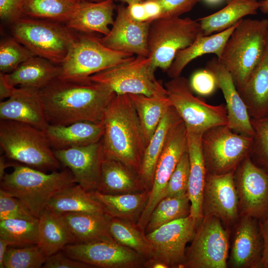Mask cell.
<instances>
[{
	"mask_svg": "<svg viewBox=\"0 0 268 268\" xmlns=\"http://www.w3.org/2000/svg\"><path fill=\"white\" fill-rule=\"evenodd\" d=\"M240 21L223 31L208 36H200L189 46L179 50L166 71L168 76L171 78L180 76L189 63L203 55L213 53L219 58L225 43Z\"/></svg>",
	"mask_w": 268,
	"mask_h": 268,
	"instance_id": "cell-30",
	"label": "cell"
},
{
	"mask_svg": "<svg viewBox=\"0 0 268 268\" xmlns=\"http://www.w3.org/2000/svg\"><path fill=\"white\" fill-rule=\"evenodd\" d=\"M181 120L175 109L170 106L145 147L139 174L146 189L149 191L152 186L156 165L168 133L172 127Z\"/></svg>",
	"mask_w": 268,
	"mask_h": 268,
	"instance_id": "cell-31",
	"label": "cell"
},
{
	"mask_svg": "<svg viewBox=\"0 0 268 268\" xmlns=\"http://www.w3.org/2000/svg\"><path fill=\"white\" fill-rule=\"evenodd\" d=\"M144 268H169L163 262L153 258L146 260L144 265Z\"/></svg>",
	"mask_w": 268,
	"mask_h": 268,
	"instance_id": "cell-54",
	"label": "cell"
},
{
	"mask_svg": "<svg viewBox=\"0 0 268 268\" xmlns=\"http://www.w3.org/2000/svg\"><path fill=\"white\" fill-rule=\"evenodd\" d=\"M61 72V66L35 56L22 63L12 72L2 73L7 82L13 87L40 90L59 77Z\"/></svg>",
	"mask_w": 268,
	"mask_h": 268,
	"instance_id": "cell-28",
	"label": "cell"
},
{
	"mask_svg": "<svg viewBox=\"0 0 268 268\" xmlns=\"http://www.w3.org/2000/svg\"><path fill=\"white\" fill-rule=\"evenodd\" d=\"M259 221L263 239V250L261 261V268H268V213L264 218Z\"/></svg>",
	"mask_w": 268,
	"mask_h": 268,
	"instance_id": "cell-50",
	"label": "cell"
},
{
	"mask_svg": "<svg viewBox=\"0 0 268 268\" xmlns=\"http://www.w3.org/2000/svg\"><path fill=\"white\" fill-rule=\"evenodd\" d=\"M44 268H88L87 264L71 258L64 251H59L47 257Z\"/></svg>",
	"mask_w": 268,
	"mask_h": 268,
	"instance_id": "cell-49",
	"label": "cell"
},
{
	"mask_svg": "<svg viewBox=\"0 0 268 268\" xmlns=\"http://www.w3.org/2000/svg\"><path fill=\"white\" fill-rule=\"evenodd\" d=\"M164 86L171 105L185 123L187 132L203 134L213 127L228 125L226 105H210L195 96L186 78L180 75L171 78Z\"/></svg>",
	"mask_w": 268,
	"mask_h": 268,
	"instance_id": "cell-9",
	"label": "cell"
},
{
	"mask_svg": "<svg viewBox=\"0 0 268 268\" xmlns=\"http://www.w3.org/2000/svg\"><path fill=\"white\" fill-rule=\"evenodd\" d=\"M102 204L104 213L110 218L137 223L148 201L149 191L118 195L103 194L97 190L91 191Z\"/></svg>",
	"mask_w": 268,
	"mask_h": 268,
	"instance_id": "cell-32",
	"label": "cell"
},
{
	"mask_svg": "<svg viewBox=\"0 0 268 268\" xmlns=\"http://www.w3.org/2000/svg\"><path fill=\"white\" fill-rule=\"evenodd\" d=\"M104 132L101 139L104 158L119 161L139 173L146 146L145 137L129 94H116L102 120Z\"/></svg>",
	"mask_w": 268,
	"mask_h": 268,
	"instance_id": "cell-2",
	"label": "cell"
},
{
	"mask_svg": "<svg viewBox=\"0 0 268 268\" xmlns=\"http://www.w3.org/2000/svg\"><path fill=\"white\" fill-rule=\"evenodd\" d=\"M202 134L188 132V152L190 161V173L188 195L191 203V214L201 223L202 213L203 193L206 171L201 147Z\"/></svg>",
	"mask_w": 268,
	"mask_h": 268,
	"instance_id": "cell-25",
	"label": "cell"
},
{
	"mask_svg": "<svg viewBox=\"0 0 268 268\" xmlns=\"http://www.w3.org/2000/svg\"><path fill=\"white\" fill-rule=\"evenodd\" d=\"M234 179L242 214L264 218L268 213V171L249 155L234 171Z\"/></svg>",
	"mask_w": 268,
	"mask_h": 268,
	"instance_id": "cell-15",
	"label": "cell"
},
{
	"mask_svg": "<svg viewBox=\"0 0 268 268\" xmlns=\"http://www.w3.org/2000/svg\"><path fill=\"white\" fill-rule=\"evenodd\" d=\"M229 249L227 231L217 217L203 216L186 252L185 268H226Z\"/></svg>",
	"mask_w": 268,
	"mask_h": 268,
	"instance_id": "cell-12",
	"label": "cell"
},
{
	"mask_svg": "<svg viewBox=\"0 0 268 268\" xmlns=\"http://www.w3.org/2000/svg\"><path fill=\"white\" fill-rule=\"evenodd\" d=\"M0 239L10 247L37 245L38 219H7L0 220Z\"/></svg>",
	"mask_w": 268,
	"mask_h": 268,
	"instance_id": "cell-40",
	"label": "cell"
},
{
	"mask_svg": "<svg viewBox=\"0 0 268 268\" xmlns=\"http://www.w3.org/2000/svg\"><path fill=\"white\" fill-rule=\"evenodd\" d=\"M15 87L10 85L4 79L3 74L0 73V99L3 101L12 94Z\"/></svg>",
	"mask_w": 268,
	"mask_h": 268,
	"instance_id": "cell-53",
	"label": "cell"
},
{
	"mask_svg": "<svg viewBox=\"0 0 268 268\" xmlns=\"http://www.w3.org/2000/svg\"><path fill=\"white\" fill-rule=\"evenodd\" d=\"M191 203L188 194L165 197L152 211L145 229L146 234L172 221L190 215Z\"/></svg>",
	"mask_w": 268,
	"mask_h": 268,
	"instance_id": "cell-39",
	"label": "cell"
},
{
	"mask_svg": "<svg viewBox=\"0 0 268 268\" xmlns=\"http://www.w3.org/2000/svg\"><path fill=\"white\" fill-rule=\"evenodd\" d=\"M189 173L190 161L187 151L183 155L171 175L166 187L163 198L188 194Z\"/></svg>",
	"mask_w": 268,
	"mask_h": 268,
	"instance_id": "cell-44",
	"label": "cell"
},
{
	"mask_svg": "<svg viewBox=\"0 0 268 268\" xmlns=\"http://www.w3.org/2000/svg\"><path fill=\"white\" fill-rule=\"evenodd\" d=\"M81 1H89V2H100L106 0H80Z\"/></svg>",
	"mask_w": 268,
	"mask_h": 268,
	"instance_id": "cell-60",
	"label": "cell"
},
{
	"mask_svg": "<svg viewBox=\"0 0 268 268\" xmlns=\"http://www.w3.org/2000/svg\"><path fill=\"white\" fill-rule=\"evenodd\" d=\"M61 215L72 233L75 243L114 240L108 230L110 218L105 213L68 212Z\"/></svg>",
	"mask_w": 268,
	"mask_h": 268,
	"instance_id": "cell-33",
	"label": "cell"
},
{
	"mask_svg": "<svg viewBox=\"0 0 268 268\" xmlns=\"http://www.w3.org/2000/svg\"><path fill=\"white\" fill-rule=\"evenodd\" d=\"M205 2L209 4H215L220 2L222 0H204Z\"/></svg>",
	"mask_w": 268,
	"mask_h": 268,
	"instance_id": "cell-59",
	"label": "cell"
},
{
	"mask_svg": "<svg viewBox=\"0 0 268 268\" xmlns=\"http://www.w3.org/2000/svg\"><path fill=\"white\" fill-rule=\"evenodd\" d=\"M259 9L257 0H228V4L217 12L201 18L199 21L203 36L223 31L248 15H255Z\"/></svg>",
	"mask_w": 268,
	"mask_h": 268,
	"instance_id": "cell-35",
	"label": "cell"
},
{
	"mask_svg": "<svg viewBox=\"0 0 268 268\" xmlns=\"http://www.w3.org/2000/svg\"><path fill=\"white\" fill-rule=\"evenodd\" d=\"M26 0H0V17L3 21L12 24L23 16Z\"/></svg>",
	"mask_w": 268,
	"mask_h": 268,
	"instance_id": "cell-48",
	"label": "cell"
},
{
	"mask_svg": "<svg viewBox=\"0 0 268 268\" xmlns=\"http://www.w3.org/2000/svg\"><path fill=\"white\" fill-rule=\"evenodd\" d=\"M143 130L146 145L157 128L168 108L171 106L166 95L148 96L141 94H130Z\"/></svg>",
	"mask_w": 268,
	"mask_h": 268,
	"instance_id": "cell-36",
	"label": "cell"
},
{
	"mask_svg": "<svg viewBox=\"0 0 268 268\" xmlns=\"http://www.w3.org/2000/svg\"><path fill=\"white\" fill-rule=\"evenodd\" d=\"M127 7L130 15L133 19L139 21H147L143 2L128 4Z\"/></svg>",
	"mask_w": 268,
	"mask_h": 268,
	"instance_id": "cell-52",
	"label": "cell"
},
{
	"mask_svg": "<svg viewBox=\"0 0 268 268\" xmlns=\"http://www.w3.org/2000/svg\"><path fill=\"white\" fill-rule=\"evenodd\" d=\"M9 166L11 165L8 164L5 160L4 156H0V180L3 178V176L5 174V169Z\"/></svg>",
	"mask_w": 268,
	"mask_h": 268,
	"instance_id": "cell-56",
	"label": "cell"
},
{
	"mask_svg": "<svg viewBox=\"0 0 268 268\" xmlns=\"http://www.w3.org/2000/svg\"><path fill=\"white\" fill-rule=\"evenodd\" d=\"M187 151L188 132L182 120L169 130L157 161L148 201L136 223L142 230H145L154 208L163 198L168 182L179 160Z\"/></svg>",
	"mask_w": 268,
	"mask_h": 268,
	"instance_id": "cell-13",
	"label": "cell"
},
{
	"mask_svg": "<svg viewBox=\"0 0 268 268\" xmlns=\"http://www.w3.org/2000/svg\"><path fill=\"white\" fill-rule=\"evenodd\" d=\"M46 258L37 245L9 246L4 259V268H43Z\"/></svg>",
	"mask_w": 268,
	"mask_h": 268,
	"instance_id": "cell-41",
	"label": "cell"
},
{
	"mask_svg": "<svg viewBox=\"0 0 268 268\" xmlns=\"http://www.w3.org/2000/svg\"><path fill=\"white\" fill-rule=\"evenodd\" d=\"M108 230L113 239L118 244L129 248L147 260L152 258L151 247L144 231L136 223L117 218H110Z\"/></svg>",
	"mask_w": 268,
	"mask_h": 268,
	"instance_id": "cell-38",
	"label": "cell"
},
{
	"mask_svg": "<svg viewBox=\"0 0 268 268\" xmlns=\"http://www.w3.org/2000/svg\"><path fill=\"white\" fill-rule=\"evenodd\" d=\"M104 132L102 121H79L66 126L49 125L45 131L54 150L98 142Z\"/></svg>",
	"mask_w": 268,
	"mask_h": 268,
	"instance_id": "cell-23",
	"label": "cell"
},
{
	"mask_svg": "<svg viewBox=\"0 0 268 268\" xmlns=\"http://www.w3.org/2000/svg\"><path fill=\"white\" fill-rule=\"evenodd\" d=\"M206 69L214 75L217 87L223 93L226 103L228 127L237 133L252 137L254 130L251 118L230 73L219 63L217 58L207 62Z\"/></svg>",
	"mask_w": 268,
	"mask_h": 268,
	"instance_id": "cell-21",
	"label": "cell"
},
{
	"mask_svg": "<svg viewBox=\"0 0 268 268\" xmlns=\"http://www.w3.org/2000/svg\"><path fill=\"white\" fill-rule=\"evenodd\" d=\"M61 164L68 168L76 183L85 190H96L98 186L103 158L101 140L89 145L54 150Z\"/></svg>",
	"mask_w": 268,
	"mask_h": 268,
	"instance_id": "cell-19",
	"label": "cell"
},
{
	"mask_svg": "<svg viewBox=\"0 0 268 268\" xmlns=\"http://www.w3.org/2000/svg\"><path fill=\"white\" fill-rule=\"evenodd\" d=\"M0 145L5 157L34 168L55 170L62 165L45 132L26 123L0 120Z\"/></svg>",
	"mask_w": 268,
	"mask_h": 268,
	"instance_id": "cell-5",
	"label": "cell"
},
{
	"mask_svg": "<svg viewBox=\"0 0 268 268\" xmlns=\"http://www.w3.org/2000/svg\"><path fill=\"white\" fill-rule=\"evenodd\" d=\"M239 211L234 172L220 175L206 173L203 193V215L214 216L227 225H233L239 220Z\"/></svg>",
	"mask_w": 268,
	"mask_h": 268,
	"instance_id": "cell-18",
	"label": "cell"
},
{
	"mask_svg": "<svg viewBox=\"0 0 268 268\" xmlns=\"http://www.w3.org/2000/svg\"><path fill=\"white\" fill-rule=\"evenodd\" d=\"M200 223L189 215L165 224L145 234L152 258L170 268H183L186 247L192 241Z\"/></svg>",
	"mask_w": 268,
	"mask_h": 268,
	"instance_id": "cell-14",
	"label": "cell"
},
{
	"mask_svg": "<svg viewBox=\"0 0 268 268\" xmlns=\"http://www.w3.org/2000/svg\"><path fill=\"white\" fill-rule=\"evenodd\" d=\"M47 207L60 214L68 212L105 213L102 204L91 191L74 184L55 195Z\"/></svg>",
	"mask_w": 268,
	"mask_h": 268,
	"instance_id": "cell-34",
	"label": "cell"
},
{
	"mask_svg": "<svg viewBox=\"0 0 268 268\" xmlns=\"http://www.w3.org/2000/svg\"><path fill=\"white\" fill-rule=\"evenodd\" d=\"M128 4H130L136 2H143L144 0H121Z\"/></svg>",
	"mask_w": 268,
	"mask_h": 268,
	"instance_id": "cell-58",
	"label": "cell"
},
{
	"mask_svg": "<svg viewBox=\"0 0 268 268\" xmlns=\"http://www.w3.org/2000/svg\"><path fill=\"white\" fill-rule=\"evenodd\" d=\"M35 55L13 36L1 40L0 43V70L9 73L20 64Z\"/></svg>",
	"mask_w": 268,
	"mask_h": 268,
	"instance_id": "cell-42",
	"label": "cell"
},
{
	"mask_svg": "<svg viewBox=\"0 0 268 268\" xmlns=\"http://www.w3.org/2000/svg\"><path fill=\"white\" fill-rule=\"evenodd\" d=\"M63 251L71 258L92 268H144L147 260L114 240L71 244L65 246Z\"/></svg>",
	"mask_w": 268,
	"mask_h": 268,
	"instance_id": "cell-16",
	"label": "cell"
},
{
	"mask_svg": "<svg viewBox=\"0 0 268 268\" xmlns=\"http://www.w3.org/2000/svg\"><path fill=\"white\" fill-rule=\"evenodd\" d=\"M238 92L251 118L268 116V30L262 59L247 82Z\"/></svg>",
	"mask_w": 268,
	"mask_h": 268,
	"instance_id": "cell-24",
	"label": "cell"
},
{
	"mask_svg": "<svg viewBox=\"0 0 268 268\" xmlns=\"http://www.w3.org/2000/svg\"><path fill=\"white\" fill-rule=\"evenodd\" d=\"M49 125H68L79 122H101L116 95L107 86L92 81L59 77L39 90Z\"/></svg>",
	"mask_w": 268,
	"mask_h": 268,
	"instance_id": "cell-1",
	"label": "cell"
},
{
	"mask_svg": "<svg viewBox=\"0 0 268 268\" xmlns=\"http://www.w3.org/2000/svg\"><path fill=\"white\" fill-rule=\"evenodd\" d=\"M9 247L8 244L3 240L0 239V268H4L3 261L7 249Z\"/></svg>",
	"mask_w": 268,
	"mask_h": 268,
	"instance_id": "cell-55",
	"label": "cell"
},
{
	"mask_svg": "<svg viewBox=\"0 0 268 268\" xmlns=\"http://www.w3.org/2000/svg\"><path fill=\"white\" fill-rule=\"evenodd\" d=\"M155 70L149 57L135 56L129 61L97 72L89 78L107 86L116 94L166 95L164 85L155 78Z\"/></svg>",
	"mask_w": 268,
	"mask_h": 268,
	"instance_id": "cell-11",
	"label": "cell"
},
{
	"mask_svg": "<svg viewBox=\"0 0 268 268\" xmlns=\"http://www.w3.org/2000/svg\"><path fill=\"white\" fill-rule=\"evenodd\" d=\"M80 0H26L23 16L66 23L78 9Z\"/></svg>",
	"mask_w": 268,
	"mask_h": 268,
	"instance_id": "cell-37",
	"label": "cell"
},
{
	"mask_svg": "<svg viewBox=\"0 0 268 268\" xmlns=\"http://www.w3.org/2000/svg\"><path fill=\"white\" fill-rule=\"evenodd\" d=\"M252 137L237 133L228 125L206 130L201 136V147L207 174L234 172L250 154Z\"/></svg>",
	"mask_w": 268,
	"mask_h": 268,
	"instance_id": "cell-10",
	"label": "cell"
},
{
	"mask_svg": "<svg viewBox=\"0 0 268 268\" xmlns=\"http://www.w3.org/2000/svg\"><path fill=\"white\" fill-rule=\"evenodd\" d=\"M233 238L229 263L234 268H260L263 239L259 220L242 215Z\"/></svg>",
	"mask_w": 268,
	"mask_h": 268,
	"instance_id": "cell-20",
	"label": "cell"
},
{
	"mask_svg": "<svg viewBox=\"0 0 268 268\" xmlns=\"http://www.w3.org/2000/svg\"><path fill=\"white\" fill-rule=\"evenodd\" d=\"M11 166L13 171L0 180V189L19 199L37 218L55 195L76 183L67 168L46 173L26 165Z\"/></svg>",
	"mask_w": 268,
	"mask_h": 268,
	"instance_id": "cell-3",
	"label": "cell"
},
{
	"mask_svg": "<svg viewBox=\"0 0 268 268\" xmlns=\"http://www.w3.org/2000/svg\"><path fill=\"white\" fill-rule=\"evenodd\" d=\"M161 5L160 18H175L190 11L201 0H153Z\"/></svg>",
	"mask_w": 268,
	"mask_h": 268,
	"instance_id": "cell-47",
	"label": "cell"
},
{
	"mask_svg": "<svg viewBox=\"0 0 268 268\" xmlns=\"http://www.w3.org/2000/svg\"><path fill=\"white\" fill-rule=\"evenodd\" d=\"M150 23L134 20L130 15L127 7L120 4L118 6L117 15L110 32L99 39L105 46L111 49L148 57Z\"/></svg>",
	"mask_w": 268,
	"mask_h": 268,
	"instance_id": "cell-17",
	"label": "cell"
},
{
	"mask_svg": "<svg viewBox=\"0 0 268 268\" xmlns=\"http://www.w3.org/2000/svg\"><path fill=\"white\" fill-rule=\"evenodd\" d=\"M73 243L75 238L62 215L46 207L38 218L37 245L43 253L47 257Z\"/></svg>",
	"mask_w": 268,
	"mask_h": 268,
	"instance_id": "cell-29",
	"label": "cell"
},
{
	"mask_svg": "<svg viewBox=\"0 0 268 268\" xmlns=\"http://www.w3.org/2000/svg\"><path fill=\"white\" fill-rule=\"evenodd\" d=\"M0 119L26 123L45 131L49 125L39 90L15 87L12 94L0 103Z\"/></svg>",
	"mask_w": 268,
	"mask_h": 268,
	"instance_id": "cell-22",
	"label": "cell"
},
{
	"mask_svg": "<svg viewBox=\"0 0 268 268\" xmlns=\"http://www.w3.org/2000/svg\"><path fill=\"white\" fill-rule=\"evenodd\" d=\"M189 82L193 91L201 96L211 95L217 87L214 75L206 69L195 72Z\"/></svg>",
	"mask_w": 268,
	"mask_h": 268,
	"instance_id": "cell-46",
	"label": "cell"
},
{
	"mask_svg": "<svg viewBox=\"0 0 268 268\" xmlns=\"http://www.w3.org/2000/svg\"><path fill=\"white\" fill-rule=\"evenodd\" d=\"M259 2V9L264 14H268V0H262Z\"/></svg>",
	"mask_w": 268,
	"mask_h": 268,
	"instance_id": "cell-57",
	"label": "cell"
},
{
	"mask_svg": "<svg viewBox=\"0 0 268 268\" xmlns=\"http://www.w3.org/2000/svg\"><path fill=\"white\" fill-rule=\"evenodd\" d=\"M115 5L114 0L100 2L81 1L78 9L66 23L70 29L82 33L98 32L107 35L112 25Z\"/></svg>",
	"mask_w": 268,
	"mask_h": 268,
	"instance_id": "cell-26",
	"label": "cell"
},
{
	"mask_svg": "<svg viewBox=\"0 0 268 268\" xmlns=\"http://www.w3.org/2000/svg\"><path fill=\"white\" fill-rule=\"evenodd\" d=\"M143 3L148 21L151 22L161 18L162 10L159 3L153 0H144Z\"/></svg>",
	"mask_w": 268,
	"mask_h": 268,
	"instance_id": "cell-51",
	"label": "cell"
},
{
	"mask_svg": "<svg viewBox=\"0 0 268 268\" xmlns=\"http://www.w3.org/2000/svg\"><path fill=\"white\" fill-rule=\"evenodd\" d=\"M135 56L105 46L99 38L90 33L77 34L65 61L59 78L84 80L93 74L129 61Z\"/></svg>",
	"mask_w": 268,
	"mask_h": 268,
	"instance_id": "cell-7",
	"label": "cell"
},
{
	"mask_svg": "<svg viewBox=\"0 0 268 268\" xmlns=\"http://www.w3.org/2000/svg\"><path fill=\"white\" fill-rule=\"evenodd\" d=\"M146 190L137 171L121 162L103 157L100 181L96 190L105 194L118 195Z\"/></svg>",
	"mask_w": 268,
	"mask_h": 268,
	"instance_id": "cell-27",
	"label": "cell"
},
{
	"mask_svg": "<svg viewBox=\"0 0 268 268\" xmlns=\"http://www.w3.org/2000/svg\"><path fill=\"white\" fill-rule=\"evenodd\" d=\"M7 219L36 220L35 217L17 198L0 189V220Z\"/></svg>",
	"mask_w": 268,
	"mask_h": 268,
	"instance_id": "cell-45",
	"label": "cell"
},
{
	"mask_svg": "<svg viewBox=\"0 0 268 268\" xmlns=\"http://www.w3.org/2000/svg\"><path fill=\"white\" fill-rule=\"evenodd\" d=\"M254 130L250 156L257 165L268 171V116L251 119Z\"/></svg>",
	"mask_w": 268,
	"mask_h": 268,
	"instance_id": "cell-43",
	"label": "cell"
},
{
	"mask_svg": "<svg viewBox=\"0 0 268 268\" xmlns=\"http://www.w3.org/2000/svg\"><path fill=\"white\" fill-rule=\"evenodd\" d=\"M201 36L203 34L200 22L190 17L159 18L151 21L148 46L153 67L167 71L177 53Z\"/></svg>",
	"mask_w": 268,
	"mask_h": 268,
	"instance_id": "cell-8",
	"label": "cell"
},
{
	"mask_svg": "<svg viewBox=\"0 0 268 268\" xmlns=\"http://www.w3.org/2000/svg\"><path fill=\"white\" fill-rule=\"evenodd\" d=\"M12 36L36 56L61 66L77 34L65 23L22 16L11 24Z\"/></svg>",
	"mask_w": 268,
	"mask_h": 268,
	"instance_id": "cell-6",
	"label": "cell"
},
{
	"mask_svg": "<svg viewBox=\"0 0 268 268\" xmlns=\"http://www.w3.org/2000/svg\"><path fill=\"white\" fill-rule=\"evenodd\" d=\"M268 30V19H241L217 58L231 74L237 89L247 82L259 64Z\"/></svg>",
	"mask_w": 268,
	"mask_h": 268,
	"instance_id": "cell-4",
	"label": "cell"
}]
</instances>
